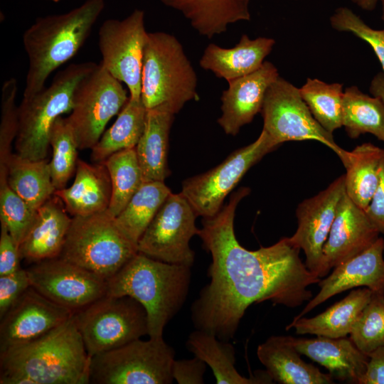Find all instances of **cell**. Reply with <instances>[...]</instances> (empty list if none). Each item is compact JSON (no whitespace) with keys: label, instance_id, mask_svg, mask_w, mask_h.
<instances>
[{"label":"cell","instance_id":"obj_36","mask_svg":"<svg viewBox=\"0 0 384 384\" xmlns=\"http://www.w3.org/2000/svg\"><path fill=\"white\" fill-rule=\"evenodd\" d=\"M343 83L307 78L300 95L315 119L329 132L343 127Z\"/></svg>","mask_w":384,"mask_h":384},{"label":"cell","instance_id":"obj_49","mask_svg":"<svg viewBox=\"0 0 384 384\" xmlns=\"http://www.w3.org/2000/svg\"><path fill=\"white\" fill-rule=\"evenodd\" d=\"M379 2L381 4V11H382L381 18L384 24V0H379Z\"/></svg>","mask_w":384,"mask_h":384},{"label":"cell","instance_id":"obj_23","mask_svg":"<svg viewBox=\"0 0 384 384\" xmlns=\"http://www.w3.org/2000/svg\"><path fill=\"white\" fill-rule=\"evenodd\" d=\"M58 196L72 216H85L107 210L112 196L108 170L103 162L87 163L79 159L73 184L56 190Z\"/></svg>","mask_w":384,"mask_h":384},{"label":"cell","instance_id":"obj_5","mask_svg":"<svg viewBox=\"0 0 384 384\" xmlns=\"http://www.w3.org/2000/svg\"><path fill=\"white\" fill-rule=\"evenodd\" d=\"M198 78L181 43L173 35L148 33L144 50L142 100L147 110L164 105L178 113L198 100Z\"/></svg>","mask_w":384,"mask_h":384},{"label":"cell","instance_id":"obj_34","mask_svg":"<svg viewBox=\"0 0 384 384\" xmlns=\"http://www.w3.org/2000/svg\"><path fill=\"white\" fill-rule=\"evenodd\" d=\"M342 124L352 139L369 133L384 143V105L353 85L343 90Z\"/></svg>","mask_w":384,"mask_h":384},{"label":"cell","instance_id":"obj_21","mask_svg":"<svg viewBox=\"0 0 384 384\" xmlns=\"http://www.w3.org/2000/svg\"><path fill=\"white\" fill-rule=\"evenodd\" d=\"M55 194L37 209L35 221L19 245L21 259L38 262L60 256L72 217Z\"/></svg>","mask_w":384,"mask_h":384},{"label":"cell","instance_id":"obj_37","mask_svg":"<svg viewBox=\"0 0 384 384\" xmlns=\"http://www.w3.org/2000/svg\"><path fill=\"white\" fill-rule=\"evenodd\" d=\"M52 158L49 161L53 183L56 190L66 186L76 170L78 145L67 118L58 117L50 134Z\"/></svg>","mask_w":384,"mask_h":384},{"label":"cell","instance_id":"obj_50","mask_svg":"<svg viewBox=\"0 0 384 384\" xmlns=\"http://www.w3.org/2000/svg\"><path fill=\"white\" fill-rule=\"evenodd\" d=\"M46 1H52V2H54V3H58V2L60 1L61 0H46Z\"/></svg>","mask_w":384,"mask_h":384},{"label":"cell","instance_id":"obj_25","mask_svg":"<svg viewBox=\"0 0 384 384\" xmlns=\"http://www.w3.org/2000/svg\"><path fill=\"white\" fill-rule=\"evenodd\" d=\"M274 44L275 41L272 38L258 37L252 40L246 34L242 35L233 48H225L210 43L203 51L200 66L229 82L259 69Z\"/></svg>","mask_w":384,"mask_h":384},{"label":"cell","instance_id":"obj_19","mask_svg":"<svg viewBox=\"0 0 384 384\" xmlns=\"http://www.w3.org/2000/svg\"><path fill=\"white\" fill-rule=\"evenodd\" d=\"M384 240H378L368 249L334 267L332 273L318 283L319 292L293 320L333 296L359 287L372 292H384Z\"/></svg>","mask_w":384,"mask_h":384},{"label":"cell","instance_id":"obj_4","mask_svg":"<svg viewBox=\"0 0 384 384\" xmlns=\"http://www.w3.org/2000/svg\"><path fill=\"white\" fill-rule=\"evenodd\" d=\"M104 8V0H86L67 13L37 18L24 31L28 69L23 98L45 88L50 75L78 53Z\"/></svg>","mask_w":384,"mask_h":384},{"label":"cell","instance_id":"obj_11","mask_svg":"<svg viewBox=\"0 0 384 384\" xmlns=\"http://www.w3.org/2000/svg\"><path fill=\"white\" fill-rule=\"evenodd\" d=\"M279 146L262 129L256 140L233 151L215 168L185 180L181 193L198 216L213 217L247 171Z\"/></svg>","mask_w":384,"mask_h":384},{"label":"cell","instance_id":"obj_16","mask_svg":"<svg viewBox=\"0 0 384 384\" xmlns=\"http://www.w3.org/2000/svg\"><path fill=\"white\" fill-rule=\"evenodd\" d=\"M345 193V176L341 175L324 190L304 199L296 209L298 226L289 240L304 251L306 267L320 278L324 277L323 248Z\"/></svg>","mask_w":384,"mask_h":384},{"label":"cell","instance_id":"obj_30","mask_svg":"<svg viewBox=\"0 0 384 384\" xmlns=\"http://www.w3.org/2000/svg\"><path fill=\"white\" fill-rule=\"evenodd\" d=\"M383 149L372 143H363L352 151H346L340 159L346 169V195L366 210L377 188Z\"/></svg>","mask_w":384,"mask_h":384},{"label":"cell","instance_id":"obj_8","mask_svg":"<svg viewBox=\"0 0 384 384\" xmlns=\"http://www.w3.org/2000/svg\"><path fill=\"white\" fill-rule=\"evenodd\" d=\"M175 351L162 338H140L90 357L89 383L170 384Z\"/></svg>","mask_w":384,"mask_h":384},{"label":"cell","instance_id":"obj_12","mask_svg":"<svg viewBox=\"0 0 384 384\" xmlns=\"http://www.w3.org/2000/svg\"><path fill=\"white\" fill-rule=\"evenodd\" d=\"M263 129L281 145L285 142L314 140L334 151L341 159L346 150L314 117L299 88L279 76L268 87L261 110Z\"/></svg>","mask_w":384,"mask_h":384},{"label":"cell","instance_id":"obj_26","mask_svg":"<svg viewBox=\"0 0 384 384\" xmlns=\"http://www.w3.org/2000/svg\"><path fill=\"white\" fill-rule=\"evenodd\" d=\"M179 12L208 38L227 31L228 26L250 21V0H160Z\"/></svg>","mask_w":384,"mask_h":384},{"label":"cell","instance_id":"obj_32","mask_svg":"<svg viewBox=\"0 0 384 384\" xmlns=\"http://www.w3.org/2000/svg\"><path fill=\"white\" fill-rule=\"evenodd\" d=\"M146 112L142 98L135 100L129 97L114 124L91 149L92 161L102 162L120 150L136 147L144 132Z\"/></svg>","mask_w":384,"mask_h":384},{"label":"cell","instance_id":"obj_44","mask_svg":"<svg viewBox=\"0 0 384 384\" xmlns=\"http://www.w3.org/2000/svg\"><path fill=\"white\" fill-rule=\"evenodd\" d=\"M19 247L10 235L6 225L1 223L0 276L11 274L20 267Z\"/></svg>","mask_w":384,"mask_h":384},{"label":"cell","instance_id":"obj_22","mask_svg":"<svg viewBox=\"0 0 384 384\" xmlns=\"http://www.w3.org/2000/svg\"><path fill=\"white\" fill-rule=\"evenodd\" d=\"M292 343L300 354L325 367L330 375L341 382L358 383L369 359L350 338H294Z\"/></svg>","mask_w":384,"mask_h":384},{"label":"cell","instance_id":"obj_33","mask_svg":"<svg viewBox=\"0 0 384 384\" xmlns=\"http://www.w3.org/2000/svg\"><path fill=\"white\" fill-rule=\"evenodd\" d=\"M171 193L164 181L144 182L115 217L119 228L136 245Z\"/></svg>","mask_w":384,"mask_h":384},{"label":"cell","instance_id":"obj_15","mask_svg":"<svg viewBox=\"0 0 384 384\" xmlns=\"http://www.w3.org/2000/svg\"><path fill=\"white\" fill-rule=\"evenodd\" d=\"M26 270L32 287L73 313L107 294L105 278L60 257L33 263Z\"/></svg>","mask_w":384,"mask_h":384},{"label":"cell","instance_id":"obj_38","mask_svg":"<svg viewBox=\"0 0 384 384\" xmlns=\"http://www.w3.org/2000/svg\"><path fill=\"white\" fill-rule=\"evenodd\" d=\"M350 338L366 354L384 344V292H372L369 302L350 334Z\"/></svg>","mask_w":384,"mask_h":384},{"label":"cell","instance_id":"obj_35","mask_svg":"<svg viewBox=\"0 0 384 384\" xmlns=\"http://www.w3.org/2000/svg\"><path fill=\"white\" fill-rule=\"evenodd\" d=\"M102 162L108 170L112 184L107 210L116 217L144 182L136 148L120 150Z\"/></svg>","mask_w":384,"mask_h":384},{"label":"cell","instance_id":"obj_7","mask_svg":"<svg viewBox=\"0 0 384 384\" xmlns=\"http://www.w3.org/2000/svg\"><path fill=\"white\" fill-rule=\"evenodd\" d=\"M137 252V245L122 233L115 217L107 210L72 217L59 257L107 280Z\"/></svg>","mask_w":384,"mask_h":384},{"label":"cell","instance_id":"obj_45","mask_svg":"<svg viewBox=\"0 0 384 384\" xmlns=\"http://www.w3.org/2000/svg\"><path fill=\"white\" fill-rule=\"evenodd\" d=\"M365 211L378 232L384 234V149L378 184L370 205Z\"/></svg>","mask_w":384,"mask_h":384},{"label":"cell","instance_id":"obj_48","mask_svg":"<svg viewBox=\"0 0 384 384\" xmlns=\"http://www.w3.org/2000/svg\"><path fill=\"white\" fill-rule=\"evenodd\" d=\"M354 4L365 11H373L375 9L379 0H351Z\"/></svg>","mask_w":384,"mask_h":384},{"label":"cell","instance_id":"obj_47","mask_svg":"<svg viewBox=\"0 0 384 384\" xmlns=\"http://www.w3.org/2000/svg\"><path fill=\"white\" fill-rule=\"evenodd\" d=\"M371 95L378 97L384 105V74L379 72L374 75L369 85Z\"/></svg>","mask_w":384,"mask_h":384},{"label":"cell","instance_id":"obj_42","mask_svg":"<svg viewBox=\"0 0 384 384\" xmlns=\"http://www.w3.org/2000/svg\"><path fill=\"white\" fill-rule=\"evenodd\" d=\"M31 287L26 270H19L6 275L0 276V318Z\"/></svg>","mask_w":384,"mask_h":384},{"label":"cell","instance_id":"obj_13","mask_svg":"<svg viewBox=\"0 0 384 384\" xmlns=\"http://www.w3.org/2000/svg\"><path fill=\"white\" fill-rule=\"evenodd\" d=\"M198 215L180 192L171 193L142 235L138 252L161 262L192 267L195 254L189 245L198 235Z\"/></svg>","mask_w":384,"mask_h":384},{"label":"cell","instance_id":"obj_18","mask_svg":"<svg viewBox=\"0 0 384 384\" xmlns=\"http://www.w3.org/2000/svg\"><path fill=\"white\" fill-rule=\"evenodd\" d=\"M379 234L366 211L345 193L323 248V276L331 268L368 249L378 240Z\"/></svg>","mask_w":384,"mask_h":384},{"label":"cell","instance_id":"obj_41","mask_svg":"<svg viewBox=\"0 0 384 384\" xmlns=\"http://www.w3.org/2000/svg\"><path fill=\"white\" fill-rule=\"evenodd\" d=\"M17 81L14 78L6 80L1 88L0 123V169H6L18 127V107L16 105Z\"/></svg>","mask_w":384,"mask_h":384},{"label":"cell","instance_id":"obj_28","mask_svg":"<svg viewBox=\"0 0 384 384\" xmlns=\"http://www.w3.org/2000/svg\"><path fill=\"white\" fill-rule=\"evenodd\" d=\"M372 291L367 288L353 289L343 299L312 318L293 320L286 329L294 328L297 334H312L329 338L350 335L362 311L369 302Z\"/></svg>","mask_w":384,"mask_h":384},{"label":"cell","instance_id":"obj_31","mask_svg":"<svg viewBox=\"0 0 384 384\" xmlns=\"http://www.w3.org/2000/svg\"><path fill=\"white\" fill-rule=\"evenodd\" d=\"M6 168L9 186L33 210L54 195L56 189L46 159L35 161L12 153Z\"/></svg>","mask_w":384,"mask_h":384},{"label":"cell","instance_id":"obj_1","mask_svg":"<svg viewBox=\"0 0 384 384\" xmlns=\"http://www.w3.org/2000/svg\"><path fill=\"white\" fill-rule=\"evenodd\" d=\"M250 192L239 188L215 215L203 218L198 235L210 253V279L191 307L196 329L222 341L232 339L246 309L253 303L270 301L294 308L311 300L308 287L320 277L299 257L300 249L289 238L256 250L243 247L234 231L239 202Z\"/></svg>","mask_w":384,"mask_h":384},{"label":"cell","instance_id":"obj_43","mask_svg":"<svg viewBox=\"0 0 384 384\" xmlns=\"http://www.w3.org/2000/svg\"><path fill=\"white\" fill-rule=\"evenodd\" d=\"M206 363L195 356L191 359L174 360L172 376L178 384H203Z\"/></svg>","mask_w":384,"mask_h":384},{"label":"cell","instance_id":"obj_24","mask_svg":"<svg viewBox=\"0 0 384 384\" xmlns=\"http://www.w3.org/2000/svg\"><path fill=\"white\" fill-rule=\"evenodd\" d=\"M290 336H272L257 349L259 361L272 380L281 384H331L334 378L300 357Z\"/></svg>","mask_w":384,"mask_h":384},{"label":"cell","instance_id":"obj_2","mask_svg":"<svg viewBox=\"0 0 384 384\" xmlns=\"http://www.w3.org/2000/svg\"><path fill=\"white\" fill-rule=\"evenodd\" d=\"M90 357L74 319L0 353L1 384L89 383Z\"/></svg>","mask_w":384,"mask_h":384},{"label":"cell","instance_id":"obj_27","mask_svg":"<svg viewBox=\"0 0 384 384\" xmlns=\"http://www.w3.org/2000/svg\"><path fill=\"white\" fill-rule=\"evenodd\" d=\"M174 115L164 105L147 110L144 132L135 147L144 182L164 181L170 175L167 153Z\"/></svg>","mask_w":384,"mask_h":384},{"label":"cell","instance_id":"obj_20","mask_svg":"<svg viewBox=\"0 0 384 384\" xmlns=\"http://www.w3.org/2000/svg\"><path fill=\"white\" fill-rule=\"evenodd\" d=\"M273 63L265 61L253 73L228 82L221 96L222 115L218 123L225 134L236 135L261 112L266 92L279 77Z\"/></svg>","mask_w":384,"mask_h":384},{"label":"cell","instance_id":"obj_6","mask_svg":"<svg viewBox=\"0 0 384 384\" xmlns=\"http://www.w3.org/2000/svg\"><path fill=\"white\" fill-rule=\"evenodd\" d=\"M96 65L92 62L69 65L55 75L48 87L23 98L15 139L18 155L35 161L46 159L53 124L62 114L71 112L77 86Z\"/></svg>","mask_w":384,"mask_h":384},{"label":"cell","instance_id":"obj_14","mask_svg":"<svg viewBox=\"0 0 384 384\" xmlns=\"http://www.w3.org/2000/svg\"><path fill=\"white\" fill-rule=\"evenodd\" d=\"M148 32L144 13L135 9L122 20L107 19L98 31V46L104 68L124 82L129 98L141 100L144 50Z\"/></svg>","mask_w":384,"mask_h":384},{"label":"cell","instance_id":"obj_17","mask_svg":"<svg viewBox=\"0 0 384 384\" xmlns=\"http://www.w3.org/2000/svg\"><path fill=\"white\" fill-rule=\"evenodd\" d=\"M73 314L31 286L1 318L0 353L43 336Z\"/></svg>","mask_w":384,"mask_h":384},{"label":"cell","instance_id":"obj_40","mask_svg":"<svg viewBox=\"0 0 384 384\" xmlns=\"http://www.w3.org/2000/svg\"><path fill=\"white\" fill-rule=\"evenodd\" d=\"M332 28L353 33L366 41L377 56L384 74V28L374 29L348 7H338L329 18Z\"/></svg>","mask_w":384,"mask_h":384},{"label":"cell","instance_id":"obj_29","mask_svg":"<svg viewBox=\"0 0 384 384\" xmlns=\"http://www.w3.org/2000/svg\"><path fill=\"white\" fill-rule=\"evenodd\" d=\"M187 348L209 366L217 384H261L272 383V380L265 371L264 374L246 378L235 367V351L228 341L219 339L203 330L196 329L190 334L186 341Z\"/></svg>","mask_w":384,"mask_h":384},{"label":"cell","instance_id":"obj_46","mask_svg":"<svg viewBox=\"0 0 384 384\" xmlns=\"http://www.w3.org/2000/svg\"><path fill=\"white\" fill-rule=\"evenodd\" d=\"M368 355L366 369L358 384H384V344Z\"/></svg>","mask_w":384,"mask_h":384},{"label":"cell","instance_id":"obj_9","mask_svg":"<svg viewBox=\"0 0 384 384\" xmlns=\"http://www.w3.org/2000/svg\"><path fill=\"white\" fill-rule=\"evenodd\" d=\"M73 318L90 357L149 334L145 309L129 296L105 294Z\"/></svg>","mask_w":384,"mask_h":384},{"label":"cell","instance_id":"obj_39","mask_svg":"<svg viewBox=\"0 0 384 384\" xmlns=\"http://www.w3.org/2000/svg\"><path fill=\"white\" fill-rule=\"evenodd\" d=\"M37 210L31 208L9 186L7 175L0 174V220L19 247L30 229Z\"/></svg>","mask_w":384,"mask_h":384},{"label":"cell","instance_id":"obj_3","mask_svg":"<svg viewBox=\"0 0 384 384\" xmlns=\"http://www.w3.org/2000/svg\"><path fill=\"white\" fill-rule=\"evenodd\" d=\"M191 267L170 264L137 252L107 280V294L129 296L145 309L149 336L162 338L166 324L184 304Z\"/></svg>","mask_w":384,"mask_h":384},{"label":"cell","instance_id":"obj_10","mask_svg":"<svg viewBox=\"0 0 384 384\" xmlns=\"http://www.w3.org/2000/svg\"><path fill=\"white\" fill-rule=\"evenodd\" d=\"M121 82L100 62L77 86L73 109L67 119L79 149H91L108 122L127 103L129 97Z\"/></svg>","mask_w":384,"mask_h":384}]
</instances>
